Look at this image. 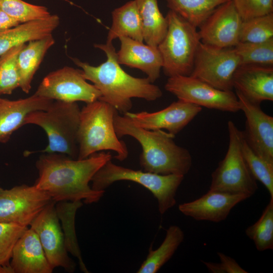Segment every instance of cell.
I'll return each mask as SVG.
<instances>
[{"label": "cell", "instance_id": "5", "mask_svg": "<svg viewBox=\"0 0 273 273\" xmlns=\"http://www.w3.org/2000/svg\"><path fill=\"white\" fill-rule=\"evenodd\" d=\"M80 113V109L76 102L55 101L47 110H36L28 114L24 125L35 124L46 132L49 143L42 153H61L77 159Z\"/></svg>", "mask_w": 273, "mask_h": 273}, {"label": "cell", "instance_id": "27", "mask_svg": "<svg viewBox=\"0 0 273 273\" xmlns=\"http://www.w3.org/2000/svg\"><path fill=\"white\" fill-rule=\"evenodd\" d=\"M82 206L81 201H65L56 202L55 207L59 219L62 223L61 228L67 252L77 258L81 270L88 273L81 256L75 228L76 213Z\"/></svg>", "mask_w": 273, "mask_h": 273}, {"label": "cell", "instance_id": "29", "mask_svg": "<svg viewBox=\"0 0 273 273\" xmlns=\"http://www.w3.org/2000/svg\"><path fill=\"white\" fill-rule=\"evenodd\" d=\"M259 251L273 249V198L263 210L259 219L245 230Z\"/></svg>", "mask_w": 273, "mask_h": 273}, {"label": "cell", "instance_id": "17", "mask_svg": "<svg viewBox=\"0 0 273 273\" xmlns=\"http://www.w3.org/2000/svg\"><path fill=\"white\" fill-rule=\"evenodd\" d=\"M249 198L245 194H232L209 190L193 201L179 204L178 209L185 215L198 221L219 222L227 218L237 204Z\"/></svg>", "mask_w": 273, "mask_h": 273}, {"label": "cell", "instance_id": "42", "mask_svg": "<svg viewBox=\"0 0 273 273\" xmlns=\"http://www.w3.org/2000/svg\"><path fill=\"white\" fill-rule=\"evenodd\" d=\"M0 99H1V98H0Z\"/></svg>", "mask_w": 273, "mask_h": 273}, {"label": "cell", "instance_id": "22", "mask_svg": "<svg viewBox=\"0 0 273 273\" xmlns=\"http://www.w3.org/2000/svg\"><path fill=\"white\" fill-rule=\"evenodd\" d=\"M59 23V16L54 14L0 31V56L20 44L52 35Z\"/></svg>", "mask_w": 273, "mask_h": 273}, {"label": "cell", "instance_id": "35", "mask_svg": "<svg viewBox=\"0 0 273 273\" xmlns=\"http://www.w3.org/2000/svg\"><path fill=\"white\" fill-rule=\"evenodd\" d=\"M28 228L16 223L0 222V265L10 266L13 249Z\"/></svg>", "mask_w": 273, "mask_h": 273}, {"label": "cell", "instance_id": "40", "mask_svg": "<svg viewBox=\"0 0 273 273\" xmlns=\"http://www.w3.org/2000/svg\"><path fill=\"white\" fill-rule=\"evenodd\" d=\"M0 273H14L11 266L0 265Z\"/></svg>", "mask_w": 273, "mask_h": 273}, {"label": "cell", "instance_id": "16", "mask_svg": "<svg viewBox=\"0 0 273 273\" xmlns=\"http://www.w3.org/2000/svg\"><path fill=\"white\" fill-rule=\"evenodd\" d=\"M202 110V107L180 100L158 111L127 112L138 126L148 130L166 129L175 135L186 126Z\"/></svg>", "mask_w": 273, "mask_h": 273}, {"label": "cell", "instance_id": "33", "mask_svg": "<svg viewBox=\"0 0 273 273\" xmlns=\"http://www.w3.org/2000/svg\"><path fill=\"white\" fill-rule=\"evenodd\" d=\"M0 9L20 24L46 19L51 15L46 7L22 0H0Z\"/></svg>", "mask_w": 273, "mask_h": 273}, {"label": "cell", "instance_id": "41", "mask_svg": "<svg viewBox=\"0 0 273 273\" xmlns=\"http://www.w3.org/2000/svg\"><path fill=\"white\" fill-rule=\"evenodd\" d=\"M3 190H4L3 189L0 188V192H1Z\"/></svg>", "mask_w": 273, "mask_h": 273}, {"label": "cell", "instance_id": "30", "mask_svg": "<svg viewBox=\"0 0 273 273\" xmlns=\"http://www.w3.org/2000/svg\"><path fill=\"white\" fill-rule=\"evenodd\" d=\"M234 49L240 65L273 66V38L261 42L239 41Z\"/></svg>", "mask_w": 273, "mask_h": 273}, {"label": "cell", "instance_id": "36", "mask_svg": "<svg viewBox=\"0 0 273 273\" xmlns=\"http://www.w3.org/2000/svg\"><path fill=\"white\" fill-rule=\"evenodd\" d=\"M243 21L273 13V0H231Z\"/></svg>", "mask_w": 273, "mask_h": 273}, {"label": "cell", "instance_id": "6", "mask_svg": "<svg viewBox=\"0 0 273 273\" xmlns=\"http://www.w3.org/2000/svg\"><path fill=\"white\" fill-rule=\"evenodd\" d=\"M166 33L158 46L163 61L162 69L168 77L190 75L201 43L199 31L174 12L169 10Z\"/></svg>", "mask_w": 273, "mask_h": 273}, {"label": "cell", "instance_id": "9", "mask_svg": "<svg viewBox=\"0 0 273 273\" xmlns=\"http://www.w3.org/2000/svg\"><path fill=\"white\" fill-rule=\"evenodd\" d=\"M240 66V58L233 48H219L201 42L190 75L214 87L233 90V77Z\"/></svg>", "mask_w": 273, "mask_h": 273}, {"label": "cell", "instance_id": "2", "mask_svg": "<svg viewBox=\"0 0 273 273\" xmlns=\"http://www.w3.org/2000/svg\"><path fill=\"white\" fill-rule=\"evenodd\" d=\"M94 46L102 50L107 57L106 61L100 65L94 66L77 58L71 59L81 68L84 78L91 81L100 92L101 96L99 100L125 114L132 107L131 98L153 101L162 97V92L159 86L147 77H134L122 69L117 61L112 42L95 44Z\"/></svg>", "mask_w": 273, "mask_h": 273}, {"label": "cell", "instance_id": "34", "mask_svg": "<svg viewBox=\"0 0 273 273\" xmlns=\"http://www.w3.org/2000/svg\"><path fill=\"white\" fill-rule=\"evenodd\" d=\"M242 150L251 174L256 180H259L264 186L270 198H273V163L267 161L255 153L243 137Z\"/></svg>", "mask_w": 273, "mask_h": 273}, {"label": "cell", "instance_id": "26", "mask_svg": "<svg viewBox=\"0 0 273 273\" xmlns=\"http://www.w3.org/2000/svg\"><path fill=\"white\" fill-rule=\"evenodd\" d=\"M185 235L177 225H171L166 230L165 238L155 250L149 253L137 271L138 273H156L167 262L184 240Z\"/></svg>", "mask_w": 273, "mask_h": 273}, {"label": "cell", "instance_id": "3", "mask_svg": "<svg viewBox=\"0 0 273 273\" xmlns=\"http://www.w3.org/2000/svg\"><path fill=\"white\" fill-rule=\"evenodd\" d=\"M114 124L117 137L129 135L142 148L140 164L144 171L161 175L185 176L190 171L192 158L190 152L177 145L175 136L163 130H148L138 126L126 115L117 112Z\"/></svg>", "mask_w": 273, "mask_h": 273}, {"label": "cell", "instance_id": "7", "mask_svg": "<svg viewBox=\"0 0 273 273\" xmlns=\"http://www.w3.org/2000/svg\"><path fill=\"white\" fill-rule=\"evenodd\" d=\"M184 178L182 175H161L134 170L117 165L110 160L94 175L91 187L94 190L105 191L120 180L138 183L154 195L158 202V210L162 215L175 205L176 193Z\"/></svg>", "mask_w": 273, "mask_h": 273}, {"label": "cell", "instance_id": "38", "mask_svg": "<svg viewBox=\"0 0 273 273\" xmlns=\"http://www.w3.org/2000/svg\"><path fill=\"white\" fill-rule=\"evenodd\" d=\"M20 24L0 9V31L15 27Z\"/></svg>", "mask_w": 273, "mask_h": 273}, {"label": "cell", "instance_id": "12", "mask_svg": "<svg viewBox=\"0 0 273 273\" xmlns=\"http://www.w3.org/2000/svg\"><path fill=\"white\" fill-rule=\"evenodd\" d=\"M50 194L34 185H21L0 192V222L28 226L52 201Z\"/></svg>", "mask_w": 273, "mask_h": 273}, {"label": "cell", "instance_id": "39", "mask_svg": "<svg viewBox=\"0 0 273 273\" xmlns=\"http://www.w3.org/2000/svg\"><path fill=\"white\" fill-rule=\"evenodd\" d=\"M211 273H225L221 263L202 261Z\"/></svg>", "mask_w": 273, "mask_h": 273}, {"label": "cell", "instance_id": "1", "mask_svg": "<svg viewBox=\"0 0 273 273\" xmlns=\"http://www.w3.org/2000/svg\"><path fill=\"white\" fill-rule=\"evenodd\" d=\"M112 156L110 152H97L83 159H74L57 153H44L36 161L38 176L34 185L47 192L52 200L98 202L105 191L94 190L89 183L96 173Z\"/></svg>", "mask_w": 273, "mask_h": 273}, {"label": "cell", "instance_id": "8", "mask_svg": "<svg viewBox=\"0 0 273 273\" xmlns=\"http://www.w3.org/2000/svg\"><path fill=\"white\" fill-rule=\"evenodd\" d=\"M228 149L224 158L211 174L209 190L245 194L250 197L258 189V186L243 157L242 131L231 120L228 122Z\"/></svg>", "mask_w": 273, "mask_h": 273}, {"label": "cell", "instance_id": "10", "mask_svg": "<svg viewBox=\"0 0 273 273\" xmlns=\"http://www.w3.org/2000/svg\"><path fill=\"white\" fill-rule=\"evenodd\" d=\"M165 89L178 100L201 107L232 113L240 110L237 96L233 90L217 89L191 75L169 77Z\"/></svg>", "mask_w": 273, "mask_h": 273}, {"label": "cell", "instance_id": "18", "mask_svg": "<svg viewBox=\"0 0 273 273\" xmlns=\"http://www.w3.org/2000/svg\"><path fill=\"white\" fill-rule=\"evenodd\" d=\"M236 92L249 101L260 105L273 101V66L240 65L233 77Z\"/></svg>", "mask_w": 273, "mask_h": 273}, {"label": "cell", "instance_id": "31", "mask_svg": "<svg viewBox=\"0 0 273 273\" xmlns=\"http://www.w3.org/2000/svg\"><path fill=\"white\" fill-rule=\"evenodd\" d=\"M273 38V13L242 21L241 42H261Z\"/></svg>", "mask_w": 273, "mask_h": 273}, {"label": "cell", "instance_id": "24", "mask_svg": "<svg viewBox=\"0 0 273 273\" xmlns=\"http://www.w3.org/2000/svg\"><path fill=\"white\" fill-rule=\"evenodd\" d=\"M112 23L106 42L120 37L143 42L141 19L135 0L130 1L112 12Z\"/></svg>", "mask_w": 273, "mask_h": 273}, {"label": "cell", "instance_id": "21", "mask_svg": "<svg viewBox=\"0 0 273 273\" xmlns=\"http://www.w3.org/2000/svg\"><path fill=\"white\" fill-rule=\"evenodd\" d=\"M54 101L34 94L17 100L0 99V142L6 143L12 133L24 125L30 113L46 110Z\"/></svg>", "mask_w": 273, "mask_h": 273}, {"label": "cell", "instance_id": "19", "mask_svg": "<svg viewBox=\"0 0 273 273\" xmlns=\"http://www.w3.org/2000/svg\"><path fill=\"white\" fill-rule=\"evenodd\" d=\"M119 39L120 48L116 53L118 63L141 70L152 83L158 79L163 61L158 47L127 37H120Z\"/></svg>", "mask_w": 273, "mask_h": 273}, {"label": "cell", "instance_id": "13", "mask_svg": "<svg viewBox=\"0 0 273 273\" xmlns=\"http://www.w3.org/2000/svg\"><path fill=\"white\" fill-rule=\"evenodd\" d=\"M56 202L52 200L30 224L37 234L51 266L63 268L73 272L76 263L68 255L60 220L56 210Z\"/></svg>", "mask_w": 273, "mask_h": 273}, {"label": "cell", "instance_id": "25", "mask_svg": "<svg viewBox=\"0 0 273 273\" xmlns=\"http://www.w3.org/2000/svg\"><path fill=\"white\" fill-rule=\"evenodd\" d=\"M142 25L144 41L158 47L167 30V21L161 13L157 0H135Z\"/></svg>", "mask_w": 273, "mask_h": 273}, {"label": "cell", "instance_id": "37", "mask_svg": "<svg viewBox=\"0 0 273 273\" xmlns=\"http://www.w3.org/2000/svg\"><path fill=\"white\" fill-rule=\"evenodd\" d=\"M217 255L225 273H247L233 258L223 253L218 252Z\"/></svg>", "mask_w": 273, "mask_h": 273}, {"label": "cell", "instance_id": "23", "mask_svg": "<svg viewBox=\"0 0 273 273\" xmlns=\"http://www.w3.org/2000/svg\"><path fill=\"white\" fill-rule=\"evenodd\" d=\"M52 35L31 40L25 43L17 58L19 75V87L28 94L31 88V82L46 54L55 43Z\"/></svg>", "mask_w": 273, "mask_h": 273}, {"label": "cell", "instance_id": "28", "mask_svg": "<svg viewBox=\"0 0 273 273\" xmlns=\"http://www.w3.org/2000/svg\"><path fill=\"white\" fill-rule=\"evenodd\" d=\"M171 10L199 27L220 5L230 0H166Z\"/></svg>", "mask_w": 273, "mask_h": 273}, {"label": "cell", "instance_id": "20", "mask_svg": "<svg viewBox=\"0 0 273 273\" xmlns=\"http://www.w3.org/2000/svg\"><path fill=\"white\" fill-rule=\"evenodd\" d=\"M10 266L14 273H52L51 266L36 233L27 229L17 242Z\"/></svg>", "mask_w": 273, "mask_h": 273}, {"label": "cell", "instance_id": "15", "mask_svg": "<svg viewBox=\"0 0 273 273\" xmlns=\"http://www.w3.org/2000/svg\"><path fill=\"white\" fill-rule=\"evenodd\" d=\"M242 19L230 0L218 7L199 27L201 41L219 48H233L240 41Z\"/></svg>", "mask_w": 273, "mask_h": 273}, {"label": "cell", "instance_id": "14", "mask_svg": "<svg viewBox=\"0 0 273 273\" xmlns=\"http://www.w3.org/2000/svg\"><path fill=\"white\" fill-rule=\"evenodd\" d=\"M240 110L245 116V128L242 135L249 146L260 157L273 163V117L260 105L249 101L236 92Z\"/></svg>", "mask_w": 273, "mask_h": 273}, {"label": "cell", "instance_id": "32", "mask_svg": "<svg viewBox=\"0 0 273 273\" xmlns=\"http://www.w3.org/2000/svg\"><path fill=\"white\" fill-rule=\"evenodd\" d=\"M25 44L16 46L0 56V95H10L19 87L17 58Z\"/></svg>", "mask_w": 273, "mask_h": 273}, {"label": "cell", "instance_id": "11", "mask_svg": "<svg viewBox=\"0 0 273 273\" xmlns=\"http://www.w3.org/2000/svg\"><path fill=\"white\" fill-rule=\"evenodd\" d=\"M35 95L52 100L89 103L99 100L100 92L82 75L81 70L65 66L46 75Z\"/></svg>", "mask_w": 273, "mask_h": 273}, {"label": "cell", "instance_id": "4", "mask_svg": "<svg viewBox=\"0 0 273 273\" xmlns=\"http://www.w3.org/2000/svg\"><path fill=\"white\" fill-rule=\"evenodd\" d=\"M118 112L110 104L100 100L87 103L80 113L77 133V159H83L104 150H111L120 161L128 155L125 143L117 137L114 118Z\"/></svg>", "mask_w": 273, "mask_h": 273}]
</instances>
